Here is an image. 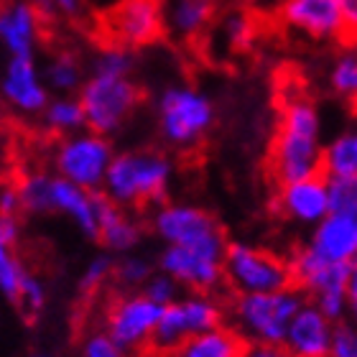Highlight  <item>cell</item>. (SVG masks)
I'll list each match as a JSON object with an SVG mask.
<instances>
[{"mask_svg": "<svg viewBox=\"0 0 357 357\" xmlns=\"http://www.w3.org/2000/svg\"><path fill=\"white\" fill-rule=\"evenodd\" d=\"M181 291H184V289L174 281L172 275H166L164 271H156V273L151 275V281L143 286L141 294H146L153 304H158L161 309H164V306L174 304V301H178V298L184 296Z\"/></svg>", "mask_w": 357, "mask_h": 357, "instance_id": "34", "label": "cell"}, {"mask_svg": "<svg viewBox=\"0 0 357 357\" xmlns=\"http://www.w3.org/2000/svg\"><path fill=\"white\" fill-rule=\"evenodd\" d=\"M49 13L56 15H67V18H75L79 10H82V0H41Z\"/></svg>", "mask_w": 357, "mask_h": 357, "instance_id": "40", "label": "cell"}, {"mask_svg": "<svg viewBox=\"0 0 357 357\" xmlns=\"http://www.w3.org/2000/svg\"><path fill=\"white\" fill-rule=\"evenodd\" d=\"M281 18L312 41H335L347 33L340 0H281Z\"/></svg>", "mask_w": 357, "mask_h": 357, "instance_id": "17", "label": "cell"}, {"mask_svg": "<svg viewBox=\"0 0 357 357\" xmlns=\"http://www.w3.org/2000/svg\"><path fill=\"white\" fill-rule=\"evenodd\" d=\"M174 178V161L161 151L130 149L118 151L102 194L120 209H156L166 202V192Z\"/></svg>", "mask_w": 357, "mask_h": 357, "instance_id": "3", "label": "cell"}, {"mask_svg": "<svg viewBox=\"0 0 357 357\" xmlns=\"http://www.w3.org/2000/svg\"><path fill=\"white\" fill-rule=\"evenodd\" d=\"M21 209V197H18V189L15 184H6L3 192H0V215H15L18 217Z\"/></svg>", "mask_w": 357, "mask_h": 357, "instance_id": "39", "label": "cell"}, {"mask_svg": "<svg viewBox=\"0 0 357 357\" xmlns=\"http://www.w3.org/2000/svg\"><path fill=\"white\" fill-rule=\"evenodd\" d=\"M82 357H130V355H126L120 347H115V344L110 342V337L102 335V332L97 329V332H89V335L84 337Z\"/></svg>", "mask_w": 357, "mask_h": 357, "instance_id": "37", "label": "cell"}, {"mask_svg": "<svg viewBox=\"0 0 357 357\" xmlns=\"http://www.w3.org/2000/svg\"><path fill=\"white\" fill-rule=\"evenodd\" d=\"M222 324H227V306L215 294H184L178 301L164 306L153 340V355L174 350L186 340L207 335Z\"/></svg>", "mask_w": 357, "mask_h": 357, "instance_id": "11", "label": "cell"}, {"mask_svg": "<svg viewBox=\"0 0 357 357\" xmlns=\"http://www.w3.org/2000/svg\"><path fill=\"white\" fill-rule=\"evenodd\" d=\"M306 304L296 286L273 294H245L232 296L227 304V327H232L245 344L283 347L291 321Z\"/></svg>", "mask_w": 357, "mask_h": 357, "instance_id": "4", "label": "cell"}, {"mask_svg": "<svg viewBox=\"0 0 357 357\" xmlns=\"http://www.w3.org/2000/svg\"><path fill=\"white\" fill-rule=\"evenodd\" d=\"M29 357H49L46 352H33V355H29Z\"/></svg>", "mask_w": 357, "mask_h": 357, "instance_id": "45", "label": "cell"}, {"mask_svg": "<svg viewBox=\"0 0 357 357\" xmlns=\"http://www.w3.org/2000/svg\"><path fill=\"white\" fill-rule=\"evenodd\" d=\"M6 3H10V0H6Z\"/></svg>", "mask_w": 357, "mask_h": 357, "instance_id": "46", "label": "cell"}, {"mask_svg": "<svg viewBox=\"0 0 357 357\" xmlns=\"http://www.w3.org/2000/svg\"><path fill=\"white\" fill-rule=\"evenodd\" d=\"M161 141L174 151H194L215 126V102L194 84H166L156 97Z\"/></svg>", "mask_w": 357, "mask_h": 357, "instance_id": "5", "label": "cell"}, {"mask_svg": "<svg viewBox=\"0 0 357 357\" xmlns=\"http://www.w3.org/2000/svg\"><path fill=\"white\" fill-rule=\"evenodd\" d=\"M141 238H143L141 222L128 209L115 207L110 199L105 202L102 220H100V235H97L100 245L110 255L115 253L123 258V255L135 253V248L141 245Z\"/></svg>", "mask_w": 357, "mask_h": 357, "instance_id": "22", "label": "cell"}, {"mask_svg": "<svg viewBox=\"0 0 357 357\" xmlns=\"http://www.w3.org/2000/svg\"><path fill=\"white\" fill-rule=\"evenodd\" d=\"M44 72V82L54 97H75L84 84L82 64L72 52H56L41 64Z\"/></svg>", "mask_w": 357, "mask_h": 357, "instance_id": "25", "label": "cell"}, {"mask_svg": "<svg viewBox=\"0 0 357 357\" xmlns=\"http://www.w3.org/2000/svg\"><path fill=\"white\" fill-rule=\"evenodd\" d=\"M3 102L18 118H41L52 92L44 82V72L36 56H8L0 79Z\"/></svg>", "mask_w": 357, "mask_h": 357, "instance_id": "12", "label": "cell"}, {"mask_svg": "<svg viewBox=\"0 0 357 357\" xmlns=\"http://www.w3.org/2000/svg\"><path fill=\"white\" fill-rule=\"evenodd\" d=\"M248 344L240 340V335L232 327L222 324L220 329H212L207 335L192 337L169 352H161L156 357H243Z\"/></svg>", "mask_w": 357, "mask_h": 357, "instance_id": "23", "label": "cell"}, {"mask_svg": "<svg viewBox=\"0 0 357 357\" xmlns=\"http://www.w3.org/2000/svg\"><path fill=\"white\" fill-rule=\"evenodd\" d=\"M327 79L337 97L357 105V46H350L337 54L329 67Z\"/></svg>", "mask_w": 357, "mask_h": 357, "instance_id": "28", "label": "cell"}, {"mask_svg": "<svg viewBox=\"0 0 357 357\" xmlns=\"http://www.w3.org/2000/svg\"><path fill=\"white\" fill-rule=\"evenodd\" d=\"M324 143L321 115L306 97H294L283 105L273 143H271V174L278 186L324 174Z\"/></svg>", "mask_w": 357, "mask_h": 357, "instance_id": "1", "label": "cell"}, {"mask_svg": "<svg viewBox=\"0 0 357 357\" xmlns=\"http://www.w3.org/2000/svg\"><path fill=\"white\" fill-rule=\"evenodd\" d=\"M291 278L306 301H319L324 296L350 294V266H332L314 258L306 248H298L291 258Z\"/></svg>", "mask_w": 357, "mask_h": 357, "instance_id": "18", "label": "cell"}, {"mask_svg": "<svg viewBox=\"0 0 357 357\" xmlns=\"http://www.w3.org/2000/svg\"><path fill=\"white\" fill-rule=\"evenodd\" d=\"M255 36L253 21L245 10H227L215 29H209V54L215 56H232L250 49Z\"/></svg>", "mask_w": 357, "mask_h": 357, "instance_id": "24", "label": "cell"}, {"mask_svg": "<svg viewBox=\"0 0 357 357\" xmlns=\"http://www.w3.org/2000/svg\"><path fill=\"white\" fill-rule=\"evenodd\" d=\"M112 275H115V261H112V255H95V258H89V263L84 266L82 275H79V291L82 294H95L105 286V283L110 281Z\"/></svg>", "mask_w": 357, "mask_h": 357, "instance_id": "32", "label": "cell"}, {"mask_svg": "<svg viewBox=\"0 0 357 357\" xmlns=\"http://www.w3.org/2000/svg\"><path fill=\"white\" fill-rule=\"evenodd\" d=\"M135 67V56L130 49L118 44H107L92 56V75L130 77Z\"/></svg>", "mask_w": 357, "mask_h": 357, "instance_id": "30", "label": "cell"}, {"mask_svg": "<svg viewBox=\"0 0 357 357\" xmlns=\"http://www.w3.org/2000/svg\"><path fill=\"white\" fill-rule=\"evenodd\" d=\"M156 266L189 294H215L220 286H225V258L164 245Z\"/></svg>", "mask_w": 357, "mask_h": 357, "instance_id": "14", "label": "cell"}, {"mask_svg": "<svg viewBox=\"0 0 357 357\" xmlns=\"http://www.w3.org/2000/svg\"><path fill=\"white\" fill-rule=\"evenodd\" d=\"M105 29L112 44L126 46L130 52L153 44L164 33L161 0H118L107 10Z\"/></svg>", "mask_w": 357, "mask_h": 357, "instance_id": "13", "label": "cell"}, {"mask_svg": "<svg viewBox=\"0 0 357 357\" xmlns=\"http://www.w3.org/2000/svg\"><path fill=\"white\" fill-rule=\"evenodd\" d=\"M275 209L289 222H296L301 227H317L321 220L332 215L329 178L321 174V176L281 184L275 194Z\"/></svg>", "mask_w": 357, "mask_h": 357, "instance_id": "16", "label": "cell"}, {"mask_svg": "<svg viewBox=\"0 0 357 357\" xmlns=\"http://www.w3.org/2000/svg\"><path fill=\"white\" fill-rule=\"evenodd\" d=\"M41 126L59 138L87 130V118H84L79 97H52V102L46 105L44 115H41Z\"/></svg>", "mask_w": 357, "mask_h": 357, "instance_id": "26", "label": "cell"}, {"mask_svg": "<svg viewBox=\"0 0 357 357\" xmlns=\"http://www.w3.org/2000/svg\"><path fill=\"white\" fill-rule=\"evenodd\" d=\"M151 232L164 245L186 248L197 253H207L215 258H225L227 253V238L222 227L209 215L207 209L189 202H164L156 209H151Z\"/></svg>", "mask_w": 357, "mask_h": 357, "instance_id": "6", "label": "cell"}, {"mask_svg": "<svg viewBox=\"0 0 357 357\" xmlns=\"http://www.w3.org/2000/svg\"><path fill=\"white\" fill-rule=\"evenodd\" d=\"M243 357H291L283 347H263V344H248Z\"/></svg>", "mask_w": 357, "mask_h": 357, "instance_id": "41", "label": "cell"}, {"mask_svg": "<svg viewBox=\"0 0 357 357\" xmlns=\"http://www.w3.org/2000/svg\"><path fill=\"white\" fill-rule=\"evenodd\" d=\"M41 10L33 0H10L0 10V44L8 56H36Z\"/></svg>", "mask_w": 357, "mask_h": 357, "instance_id": "19", "label": "cell"}, {"mask_svg": "<svg viewBox=\"0 0 357 357\" xmlns=\"http://www.w3.org/2000/svg\"><path fill=\"white\" fill-rule=\"evenodd\" d=\"M161 10L166 36L189 44L212 29L215 0H161Z\"/></svg>", "mask_w": 357, "mask_h": 357, "instance_id": "21", "label": "cell"}, {"mask_svg": "<svg viewBox=\"0 0 357 357\" xmlns=\"http://www.w3.org/2000/svg\"><path fill=\"white\" fill-rule=\"evenodd\" d=\"M335 329V321L327 319L312 301H306L291 321L283 340V350L291 357H329Z\"/></svg>", "mask_w": 357, "mask_h": 357, "instance_id": "20", "label": "cell"}, {"mask_svg": "<svg viewBox=\"0 0 357 357\" xmlns=\"http://www.w3.org/2000/svg\"><path fill=\"white\" fill-rule=\"evenodd\" d=\"M304 248L324 263L350 266L357 258V204L335 209L327 220L312 227Z\"/></svg>", "mask_w": 357, "mask_h": 357, "instance_id": "15", "label": "cell"}, {"mask_svg": "<svg viewBox=\"0 0 357 357\" xmlns=\"http://www.w3.org/2000/svg\"><path fill=\"white\" fill-rule=\"evenodd\" d=\"M329 357H357V327L352 321L337 324Z\"/></svg>", "mask_w": 357, "mask_h": 357, "instance_id": "36", "label": "cell"}, {"mask_svg": "<svg viewBox=\"0 0 357 357\" xmlns=\"http://www.w3.org/2000/svg\"><path fill=\"white\" fill-rule=\"evenodd\" d=\"M357 291V258L350 263V294Z\"/></svg>", "mask_w": 357, "mask_h": 357, "instance_id": "44", "label": "cell"}, {"mask_svg": "<svg viewBox=\"0 0 357 357\" xmlns=\"http://www.w3.org/2000/svg\"><path fill=\"white\" fill-rule=\"evenodd\" d=\"M329 194H332V212L357 204V176L329 178Z\"/></svg>", "mask_w": 357, "mask_h": 357, "instance_id": "35", "label": "cell"}, {"mask_svg": "<svg viewBox=\"0 0 357 357\" xmlns=\"http://www.w3.org/2000/svg\"><path fill=\"white\" fill-rule=\"evenodd\" d=\"M344 10V23H347V33L357 38V0H340Z\"/></svg>", "mask_w": 357, "mask_h": 357, "instance_id": "42", "label": "cell"}, {"mask_svg": "<svg viewBox=\"0 0 357 357\" xmlns=\"http://www.w3.org/2000/svg\"><path fill=\"white\" fill-rule=\"evenodd\" d=\"M324 176H357V128L335 135L324 149Z\"/></svg>", "mask_w": 357, "mask_h": 357, "instance_id": "27", "label": "cell"}, {"mask_svg": "<svg viewBox=\"0 0 357 357\" xmlns=\"http://www.w3.org/2000/svg\"><path fill=\"white\" fill-rule=\"evenodd\" d=\"M158 266L149 261L141 253L123 255L120 261H115V275L112 281L118 283L120 291H143V286L151 281V275L156 273Z\"/></svg>", "mask_w": 357, "mask_h": 357, "instance_id": "29", "label": "cell"}, {"mask_svg": "<svg viewBox=\"0 0 357 357\" xmlns=\"http://www.w3.org/2000/svg\"><path fill=\"white\" fill-rule=\"evenodd\" d=\"M29 273L31 271L23 266L21 258H18L13 250L0 248V291H3V296H6L8 301H13V304L18 301Z\"/></svg>", "mask_w": 357, "mask_h": 357, "instance_id": "31", "label": "cell"}, {"mask_svg": "<svg viewBox=\"0 0 357 357\" xmlns=\"http://www.w3.org/2000/svg\"><path fill=\"white\" fill-rule=\"evenodd\" d=\"M161 312L164 309L141 291H123L105 304L100 332L110 337V342L126 355L143 357L146 352H153Z\"/></svg>", "mask_w": 357, "mask_h": 357, "instance_id": "7", "label": "cell"}, {"mask_svg": "<svg viewBox=\"0 0 357 357\" xmlns=\"http://www.w3.org/2000/svg\"><path fill=\"white\" fill-rule=\"evenodd\" d=\"M46 301H49V291H46V283L38 278V275L29 273L26 283H23L21 289V296L15 301V306L23 312V317H29V319H36L38 314L46 309Z\"/></svg>", "mask_w": 357, "mask_h": 357, "instance_id": "33", "label": "cell"}, {"mask_svg": "<svg viewBox=\"0 0 357 357\" xmlns=\"http://www.w3.org/2000/svg\"><path fill=\"white\" fill-rule=\"evenodd\" d=\"M21 240V222L15 215H0V248L13 250Z\"/></svg>", "mask_w": 357, "mask_h": 357, "instance_id": "38", "label": "cell"}, {"mask_svg": "<svg viewBox=\"0 0 357 357\" xmlns=\"http://www.w3.org/2000/svg\"><path fill=\"white\" fill-rule=\"evenodd\" d=\"M118 151L112 141L92 130L59 138L52 149V174L67 178L72 184L82 186L87 192H102L112 161Z\"/></svg>", "mask_w": 357, "mask_h": 357, "instance_id": "9", "label": "cell"}, {"mask_svg": "<svg viewBox=\"0 0 357 357\" xmlns=\"http://www.w3.org/2000/svg\"><path fill=\"white\" fill-rule=\"evenodd\" d=\"M77 97L84 107L87 130L112 138L133 120L141 105V87L135 84L133 77H110L89 72Z\"/></svg>", "mask_w": 357, "mask_h": 357, "instance_id": "8", "label": "cell"}, {"mask_svg": "<svg viewBox=\"0 0 357 357\" xmlns=\"http://www.w3.org/2000/svg\"><path fill=\"white\" fill-rule=\"evenodd\" d=\"M21 209L26 215H61L82 232L84 238L100 235L105 197L102 192H87L67 178L49 172H26L15 181Z\"/></svg>", "mask_w": 357, "mask_h": 357, "instance_id": "2", "label": "cell"}, {"mask_svg": "<svg viewBox=\"0 0 357 357\" xmlns=\"http://www.w3.org/2000/svg\"><path fill=\"white\" fill-rule=\"evenodd\" d=\"M350 321L357 327V291L350 294Z\"/></svg>", "mask_w": 357, "mask_h": 357, "instance_id": "43", "label": "cell"}, {"mask_svg": "<svg viewBox=\"0 0 357 357\" xmlns=\"http://www.w3.org/2000/svg\"><path fill=\"white\" fill-rule=\"evenodd\" d=\"M225 286L235 296L289 289L294 286L291 263L253 243H230L225 253Z\"/></svg>", "mask_w": 357, "mask_h": 357, "instance_id": "10", "label": "cell"}]
</instances>
